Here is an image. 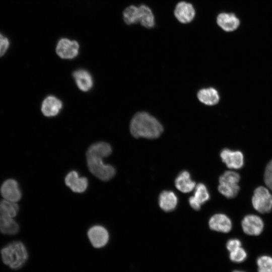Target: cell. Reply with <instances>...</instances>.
<instances>
[{"instance_id": "obj_22", "label": "cell", "mask_w": 272, "mask_h": 272, "mask_svg": "<svg viewBox=\"0 0 272 272\" xmlns=\"http://www.w3.org/2000/svg\"><path fill=\"white\" fill-rule=\"evenodd\" d=\"M240 190L237 183H221L218 186L219 192L228 198L235 197Z\"/></svg>"}, {"instance_id": "obj_18", "label": "cell", "mask_w": 272, "mask_h": 272, "mask_svg": "<svg viewBox=\"0 0 272 272\" xmlns=\"http://www.w3.org/2000/svg\"><path fill=\"white\" fill-rule=\"evenodd\" d=\"M177 203V197L171 191L164 190L159 195V206L165 212H171L174 210L176 208Z\"/></svg>"}, {"instance_id": "obj_8", "label": "cell", "mask_w": 272, "mask_h": 272, "mask_svg": "<svg viewBox=\"0 0 272 272\" xmlns=\"http://www.w3.org/2000/svg\"><path fill=\"white\" fill-rule=\"evenodd\" d=\"M0 190L6 200L15 202L21 198L22 192L18 182L14 179H9L4 181Z\"/></svg>"}, {"instance_id": "obj_4", "label": "cell", "mask_w": 272, "mask_h": 272, "mask_svg": "<svg viewBox=\"0 0 272 272\" xmlns=\"http://www.w3.org/2000/svg\"><path fill=\"white\" fill-rule=\"evenodd\" d=\"M196 9L191 2L184 0L179 1L175 6L173 16L181 24L191 23L195 19Z\"/></svg>"}, {"instance_id": "obj_17", "label": "cell", "mask_w": 272, "mask_h": 272, "mask_svg": "<svg viewBox=\"0 0 272 272\" xmlns=\"http://www.w3.org/2000/svg\"><path fill=\"white\" fill-rule=\"evenodd\" d=\"M175 184L176 187L183 193L189 192L195 187V182L187 171H183L178 174L175 179Z\"/></svg>"}, {"instance_id": "obj_19", "label": "cell", "mask_w": 272, "mask_h": 272, "mask_svg": "<svg viewBox=\"0 0 272 272\" xmlns=\"http://www.w3.org/2000/svg\"><path fill=\"white\" fill-rule=\"evenodd\" d=\"M197 96L201 102L207 105H216L220 100L218 91L213 88L202 89L198 92Z\"/></svg>"}, {"instance_id": "obj_16", "label": "cell", "mask_w": 272, "mask_h": 272, "mask_svg": "<svg viewBox=\"0 0 272 272\" xmlns=\"http://www.w3.org/2000/svg\"><path fill=\"white\" fill-rule=\"evenodd\" d=\"M73 76L78 88L84 92L90 90L93 85L92 77L87 71L79 69L75 71Z\"/></svg>"}, {"instance_id": "obj_31", "label": "cell", "mask_w": 272, "mask_h": 272, "mask_svg": "<svg viewBox=\"0 0 272 272\" xmlns=\"http://www.w3.org/2000/svg\"><path fill=\"white\" fill-rule=\"evenodd\" d=\"M189 203L191 207L194 210H200L201 205L195 200L193 196L189 197Z\"/></svg>"}, {"instance_id": "obj_20", "label": "cell", "mask_w": 272, "mask_h": 272, "mask_svg": "<svg viewBox=\"0 0 272 272\" xmlns=\"http://www.w3.org/2000/svg\"><path fill=\"white\" fill-rule=\"evenodd\" d=\"M13 218L0 213V231L2 233L14 235L18 232L19 225Z\"/></svg>"}, {"instance_id": "obj_5", "label": "cell", "mask_w": 272, "mask_h": 272, "mask_svg": "<svg viewBox=\"0 0 272 272\" xmlns=\"http://www.w3.org/2000/svg\"><path fill=\"white\" fill-rule=\"evenodd\" d=\"M80 44L75 40L67 37H61L56 44L55 52L62 59H70L77 57L79 53Z\"/></svg>"}, {"instance_id": "obj_32", "label": "cell", "mask_w": 272, "mask_h": 272, "mask_svg": "<svg viewBox=\"0 0 272 272\" xmlns=\"http://www.w3.org/2000/svg\"><path fill=\"white\" fill-rule=\"evenodd\" d=\"M234 272H244V271H239V270H236V271H234Z\"/></svg>"}, {"instance_id": "obj_1", "label": "cell", "mask_w": 272, "mask_h": 272, "mask_svg": "<svg viewBox=\"0 0 272 272\" xmlns=\"http://www.w3.org/2000/svg\"><path fill=\"white\" fill-rule=\"evenodd\" d=\"M112 153L111 146L104 142L93 144L88 148L87 153V163L89 171L101 180L107 181L115 174L113 166L105 164L103 159Z\"/></svg>"}, {"instance_id": "obj_26", "label": "cell", "mask_w": 272, "mask_h": 272, "mask_svg": "<svg viewBox=\"0 0 272 272\" xmlns=\"http://www.w3.org/2000/svg\"><path fill=\"white\" fill-rule=\"evenodd\" d=\"M240 179L239 174L234 171H227L219 178V183H237Z\"/></svg>"}, {"instance_id": "obj_11", "label": "cell", "mask_w": 272, "mask_h": 272, "mask_svg": "<svg viewBox=\"0 0 272 272\" xmlns=\"http://www.w3.org/2000/svg\"><path fill=\"white\" fill-rule=\"evenodd\" d=\"M64 182L73 192L77 193L84 192L87 188L88 181L85 177H80L76 171L70 172L65 176Z\"/></svg>"}, {"instance_id": "obj_23", "label": "cell", "mask_w": 272, "mask_h": 272, "mask_svg": "<svg viewBox=\"0 0 272 272\" xmlns=\"http://www.w3.org/2000/svg\"><path fill=\"white\" fill-rule=\"evenodd\" d=\"M19 207L14 202L6 199L0 201V213L14 218L17 215Z\"/></svg>"}, {"instance_id": "obj_3", "label": "cell", "mask_w": 272, "mask_h": 272, "mask_svg": "<svg viewBox=\"0 0 272 272\" xmlns=\"http://www.w3.org/2000/svg\"><path fill=\"white\" fill-rule=\"evenodd\" d=\"M3 262L13 269L21 268L26 263L28 253L25 245L21 241H13L1 250Z\"/></svg>"}, {"instance_id": "obj_6", "label": "cell", "mask_w": 272, "mask_h": 272, "mask_svg": "<svg viewBox=\"0 0 272 272\" xmlns=\"http://www.w3.org/2000/svg\"><path fill=\"white\" fill-rule=\"evenodd\" d=\"M252 203L258 212L269 213L272 209V195L265 187L259 186L254 191Z\"/></svg>"}, {"instance_id": "obj_9", "label": "cell", "mask_w": 272, "mask_h": 272, "mask_svg": "<svg viewBox=\"0 0 272 272\" xmlns=\"http://www.w3.org/2000/svg\"><path fill=\"white\" fill-rule=\"evenodd\" d=\"M263 226L261 219L254 215L245 216L242 221V227L244 232L249 235H259L263 230Z\"/></svg>"}, {"instance_id": "obj_10", "label": "cell", "mask_w": 272, "mask_h": 272, "mask_svg": "<svg viewBox=\"0 0 272 272\" xmlns=\"http://www.w3.org/2000/svg\"><path fill=\"white\" fill-rule=\"evenodd\" d=\"M217 25L223 31L231 32L236 30L240 25V21L232 13L222 12L216 17Z\"/></svg>"}, {"instance_id": "obj_7", "label": "cell", "mask_w": 272, "mask_h": 272, "mask_svg": "<svg viewBox=\"0 0 272 272\" xmlns=\"http://www.w3.org/2000/svg\"><path fill=\"white\" fill-rule=\"evenodd\" d=\"M87 235L92 245L97 248L106 245L109 238L106 229L100 225H95L91 227L88 231Z\"/></svg>"}, {"instance_id": "obj_14", "label": "cell", "mask_w": 272, "mask_h": 272, "mask_svg": "<svg viewBox=\"0 0 272 272\" xmlns=\"http://www.w3.org/2000/svg\"><path fill=\"white\" fill-rule=\"evenodd\" d=\"M209 225L211 229L223 233L229 232L232 228L230 219L223 214L213 215L209 220Z\"/></svg>"}, {"instance_id": "obj_29", "label": "cell", "mask_w": 272, "mask_h": 272, "mask_svg": "<svg viewBox=\"0 0 272 272\" xmlns=\"http://www.w3.org/2000/svg\"><path fill=\"white\" fill-rule=\"evenodd\" d=\"M10 46L9 39L0 33V57L3 56Z\"/></svg>"}, {"instance_id": "obj_2", "label": "cell", "mask_w": 272, "mask_h": 272, "mask_svg": "<svg viewBox=\"0 0 272 272\" xmlns=\"http://www.w3.org/2000/svg\"><path fill=\"white\" fill-rule=\"evenodd\" d=\"M163 128L160 122L145 112L137 113L130 124L131 134L136 138L156 139L161 134Z\"/></svg>"}, {"instance_id": "obj_25", "label": "cell", "mask_w": 272, "mask_h": 272, "mask_svg": "<svg viewBox=\"0 0 272 272\" xmlns=\"http://www.w3.org/2000/svg\"><path fill=\"white\" fill-rule=\"evenodd\" d=\"M258 272H272V257L263 255L257 259Z\"/></svg>"}, {"instance_id": "obj_15", "label": "cell", "mask_w": 272, "mask_h": 272, "mask_svg": "<svg viewBox=\"0 0 272 272\" xmlns=\"http://www.w3.org/2000/svg\"><path fill=\"white\" fill-rule=\"evenodd\" d=\"M62 107V102L53 96L47 97L41 105V111L47 117L54 116L58 114Z\"/></svg>"}, {"instance_id": "obj_12", "label": "cell", "mask_w": 272, "mask_h": 272, "mask_svg": "<svg viewBox=\"0 0 272 272\" xmlns=\"http://www.w3.org/2000/svg\"><path fill=\"white\" fill-rule=\"evenodd\" d=\"M220 156L222 161L229 168L237 169L243 166L244 157L240 151L225 149L221 151Z\"/></svg>"}, {"instance_id": "obj_28", "label": "cell", "mask_w": 272, "mask_h": 272, "mask_svg": "<svg viewBox=\"0 0 272 272\" xmlns=\"http://www.w3.org/2000/svg\"><path fill=\"white\" fill-rule=\"evenodd\" d=\"M264 178L266 185L272 190V160L265 168Z\"/></svg>"}, {"instance_id": "obj_24", "label": "cell", "mask_w": 272, "mask_h": 272, "mask_svg": "<svg viewBox=\"0 0 272 272\" xmlns=\"http://www.w3.org/2000/svg\"><path fill=\"white\" fill-rule=\"evenodd\" d=\"M193 196L201 205L207 201L210 198V194L206 186L202 183L197 184Z\"/></svg>"}, {"instance_id": "obj_13", "label": "cell", "mask_w": 272, "mask_h": 272, "mask_svg": "<svg viewBox=\"0 0 272 272\" xmlns=\"http://www.w3.org/2000/svg\"><path fill=\"white\" fill-rule=\"evenodd\" d=\"M140 26L147 29H152L156 25V16L152 8L145 4L138 6Z\"/></svg>"}, {"instance_id": "obj_27", "label": "cell", "mask_w": 272, "mask_h": 272, "mask_svg": "<svg viewBox=\"0 0 272 272\" xmlns=\"http://www.w3.org/2000/svg\"><path fill=\"white\" fill-rule=\"evenodd\" d=\"M247 257V253L242 247H240L237 249L230 252V258L235 262H241L245 260Z\"/></svg>"}, {"instance_id": "obj_30", "label": "cell", "mask_w": 272, "mask_h": 272, "mask_svg": "<svg viewBox=\"0 0 272 272\" xmlns=\"http://www.w3.org/2000/svg\"><path fill=\"white\" fill-rule=\"evenodd\" d=\"M241 242L237 239H232L229 240L226 244L227 249L231 252L238 248L241 247Z\"/></svg>"}, {"instance_id": "obj_21", "label": "cell", "mask_w": 272, "mask_h": 272, "mask_svg": "<svg viewBox=\"0 0 272 272\" xmlns=\"http://www.w3.org/2000/svg\"><path fill=\"white\" fill-rule=\"evenodd\" d=\"M124 23L128 26L135 25L139 22V9L138 6L130 5L126 7L122 13Z\"/></svg>"}]
</instances>
